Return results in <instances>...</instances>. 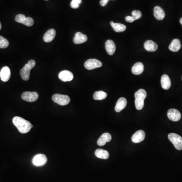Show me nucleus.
<instances>
[{
    "mask_svg": "<svg viewBox=\"0 0 182 182\" xmlns=\"http://www.w3.org/2000/svg\"><path fill=\"white\" fill-rule=\"evenodd\" d=\"M13 123L19 132L22 134L27 133L30 131L33 125L28 120L19 116H15L13 119Z\"/></svg>",
    "mask_w": 182,
    "mask_h": 182,
    "instance_id": "obj_1",
    "label": "nucleus"
},
{
    "mask_svg": "<svg viewBox=\"0 0 182 182\" xmlns=\"http://www.w3.org/2000/svg\"><path fill=\"white\" fill-rule=\"evenodd\" d=\"M36 61L34 60H30L28 63L25 65L20 71L21 78L24 81H28L30 76V71L36 65Z\"/></svg>",
    "mask_w": 182,
    "mask_h": 182,
    "instance_id": "obj_2",
    "label": "nucleus"
},
{
    "mask_svg": "<svg viewBox=\"0 0 182 182\" xmlns=\"http://www.w3.org/2000/svg\"><path fill=\"white\" fill-rule=\"evenodd\" d=\"M168 138L175 149L178 150H182V137L177 134L170 133L168 135Z\"/></svg>",
    "mask_w": 182,
    "mask_h": 182,
    "instance_id": "obj_3",
    "label": "nucleus"
},
{
    "mask_svg": "<svg viewBox=\"0 0 182 182\" xmlns=\"http://www.w3.org/2000/svg\"><path fill=\"white\" fill-rule=\"evenodd\" d=\"M52 100L55 103L62 106L68 104L70 101V99L68 96L59 94H54L52 96Z\"/></svg>",
    "mask_w": 182,
    "mask_h": 182,
    "instance_id": "obj_4",
    "label": "nucleus"
},
{
    "mask_svg": "<svg viewBox=\"0 0 182 182\" xmlns=\"http://www.w3.org/2000/svg\"><path fill=\"white\" fill-rule=\"evenodd\" d=\"M17 23L23 24L24 25H27L28 27H32L34 23L33 19L29 17H25L23 14L17 15L15 19Z\"/></svg>",
    "mask_w": 182,
    "mask_h": 182,
    "instance_id": "obj_5",
    "label": "nucleus"
},
{
    "mask_svg": "<svg viewBox=\"0 0 182 182\" xmlns=\"http://www.w3.org/2000/svg\"><path fill=\"white\" fill-rule=\"evenodd\" d=\"M84 65L88 70H92L97 68H100L102 66V63L100 61L96 59H90L86 61Z\"/></svg>",
    "mask_w": 182,
    "mask_h": 182,
    "instance_id": "obj_6",
    "label": "nucleus"
},
{
    "mask_svg": "<svg viewBox=\"0 0 182 182\" xmlns=\"http://www.w3.org/2000/svg\"><path fill=\"white\" fill-rule=\"evenodd\" d=\"M47 162V158L46 156L42 154L36 155L32 160L33 164L34 166H41L45 165Z\"/></svg>",
    "mask_w": 182,
    "mask_h": 182,
    "instance_id": "obj_7",
    "label": "nucleus"
},
{
    "mask_svg": "<svg viewBox=\"0 0 182 182\" xmlns=\"http://www.w3.org/2000/svg\"><path fill=\"white\" fill-rule=\"evenodd\" d=\"M38 96V93L35 92H25L21 95V98L25 101L33 102L37 100Z\"/></svg>",
    "mask_w": 182,
    "mask_h": 182,
    "instance_id": "obj_8",
    "label": "nucleus"
},
{
    "mask_svg": "<svg viewBox=\"0 0 182 182\" xmlns=\"http://www.w3.org/2000/svg\"><path fill=\"white\" fill-rule=\"evenodd\" d=\"M168 117L170 120L173 121H178L181 119V114L180 112L175 109H170L168 111Z\"/></svg>",
    "mask_w": 182,
    "mask_h": 182,
    "instance_id": "obj_9",
    "label": "nucleus"
},
{
    "mask_svg": "<svg viewBox=\"0 0 182 182\" xmlns=\"http://www.w3.org/2000/svg\"><path fill=\"white\" fill-rule=\"evenodd\" d=\"M59 78L62 82H70L73 79V75L68 70H63L59 73Z\"/></svg>",
    "mask_w": 182,
    "mask_h": 182,
    "instance_id": "obj_10",
    "label": "nucleus"
},
{
    "mask_svg": "<svg viewBox=\"0 0 182 182\" xmlns=\"http://www.w3.org/2000/svg\"><path fill=\"white\" fill-rule=\"evenodd\" d=\"M145 133L142 130L137 131L132 137V141L135 143H138L145 139Z\"/></svg>",
    "mask_w": 182,
    "mask_h": 182,
    "instance_id": "obj_11",
    "label": "nucleus"
},
{
    "mask_svg": "<svg viewBox=\"0 0 182 182\" xmlns=\"http://www.w3.org/2000/svg\"><path fill=\"white\" fill-rule=\"evenodd\" d=\"M11 77V71L8 66H4L0 71V78L3 82L9 81Z\"/></svg>",
    "mask_w": 182,
    "mask_h": 182,
    "instance_id": "obj_12",
    "label": "nucleus"
},
{
    "mask_svg": "<svg viewBox=\"0 0 182 182\" xmlns=\"http://www.w3.org/2000/svg\"><path fill=\"white\" fill-rule=\"evenodd\" d=\"M105 49L109 55H114L116 50V46L114 41L111 40H107L105 43Z\"/></svg>",
    "mask_w": 182,
    "mask_h": 182,
    "instance_id": "obj_13",
    "label": "nucleus"
},
{
    "mask_svg": "<svg viewBox=\"0 0 182 182\" xmlns=\"http://www.w3.org/2000/svg\"><path fill=\"white\" fill-rule=\"evenodd\" d=\"M111 136L110 134L108 133H104L99 138L97 141V144L100 146H102L105 145L107 142H109L111 140Z\"/></svg>",
    "mask_w": 182,
    "mask_h": 182,
    "instance_id": "obj_14",
    "label": "nucleus"
},
{
    "mask_svg": "<svg viewBox=\"0 0 182 182\" xmlns=\"http://www.w3.org/2000/svg\"><path fill=\"white\" fill-rule=\"evenodd\" d=\"M87 36L86 34L82 33L81 32H78L75 33V37L73 38V43L75 44H81L87 42Z\"/></svg>",
    "mask_w": 182,
    "mask_h": 182,
    "instance_id": "obj_15",
    "label": "nucleus"
},
{
    "mask_svg": "<svg viewBox=\"0 0 182 182\" xmlns=\"http://www.w3.org/2000/svg\"><path fill=\"white\" fill-rule=\"evenodd\" d=\"M144 48L148 52H155L158 49V45L151 40H147L144 43Z\"/></svg>",
    "mask_w": 182,
    "mask_h": 182,
    "instance_id": "obj_16",
    "label": "nucleus"
},
{
    "mask_svg": "<svg viewBox=\"0 0 182 182\" xmlns=\"http://www.w3.org/2000/svg\"><path fill=\"white\" fill-rule=\"evenodd\" d=\"M127 99L124 97H121L118 100L115 107V110L116 112H119L123 110L127 105Z\"/></svg>",
    "mask_w": 182,
    "mask_h": 182,
    "instance_id": "obj_17",
    "label": "nucleus"
},
{
    "mask_svg": "<svg viewBox=\"0 0 182 182\" xmlns=\"http://www.w3.org/2000/svg\"><path fill=\"white\" fill-rule=\"evenodd\" d=\"M144 69L143 64L141 62H137L132 67V72L135 75H139L143 72Z\"/></svg>",
    "mask_w": 182,
    "mask_h": 182,
    "instance_id": "obj_18",
    "label": "nucleus"
},
{
    "mask_svg": "<svg viewBox=\"0 0 182 182\" xmlns=\"http://www.w3.org/2000/svg\"><path fill=\"white\" fill-rule=\"evenodd\" d=\"M55 36L56 30L54 29H49L44 34L43 40L45 42L50 43L54 40Z\"/></svg>",
    "mask_w": 182,
    "mask_h": 182,
    "instance_id": "obj_19",
    "label": "nucleus"
},
{
    "mask_svg": "<svg viewBox=\"0 0 182 182\" xmlns=\"http://www.w3.org/2000/svg\"><path fill=\"white\" fill-rule=\"evenodd\" d=\"M169 49L171 51L177 52L180 50L181 44L180 41L179 39L175 38L172 41L170 45L169 46Z\"/></svg>",
    "mask_w": 182,
    "mask_h": 182,
    "instance_id": "obj_20",
    "label": "nucleus"
},
{
    "mask_svg": "<svg viewBox=\"0 0 182 182\" xmlns=\"http://www.w3.org/2000/svg\"><path fill=\"white\" fill-rule=\"evenodd\" d=\"M161 85L164 90H168L171 86V82L169 76L164 74L161 78Z\"/></svg>",
    "mask_w": 182,
    "mask_h": 182,
    "instance_id": "obj_21",
    "label": "nucleus"
},
{
    "mask_svg": "<svg viewBox=\"0 0 182 182\" xmlns=\"http://www.w3.org/2000/svg\"><path fill=\"white\" fill-rule=\"evenodd\" d=\"M154 15L157 20H162L165 17V13L161 7L156 6L154 8Z\"/></svg>",
    "mask_w": 182,
    "mask_h": 182,
    "instance_id": "obj_22",
    "label": "nucleus"
},
{
    "mask_svg": "<svg viewBox=\"0 0 182 182\" xmlns=\"http://www.w3.org/2000/svg\"><path fill=\"white\" fill-rule=\"evenodd\" d=\"M147 97V93L144 89L141 88L137 91L135 94V100L144 102Z\"/></svg>",
    "mask_w": 182,
    "mask_h": 182,
    "instance_id": "obj_23",
    "label": "nucleus"
},
{
    "mask_svg": "<svg viewBox=\"0 0 182 182\" xmlns=\"http://www.w3.org/2000/svg\"><path fill=\"white\" fill-rule=\"evenodd\" d=\"M110 25L114 28L115 32L117 33L124 32L126 30L127 27L124 24L119 23H114V21L110 22Z\"/></svg>",
    "mask_w": 182,
    "mask_h": 182,
    "instance_id": "obj_24",
    "label": "nucleus"
},
{
    "mask_svg": "<svg viewBox=\"0 0 182 182\" xmlns=\"http://www.w3.org/2000/svg\"><path fill=\"white\" fill-rule=\"evenodd\" d=\"M95 155L99 159H107L109 156V154L107 151L103 149H97L95 151Z\"/></svg>",
    "mask_w": 182,
    "mask_h": 182,
    "instance_id": "obj_25",
    "label": "nucleus"
},
{
    "mask_svg": "<svg viewBox=\"0 0 182 182\" xmlns=\"http://www.w3.org/2000/svg\"><path fill=\"white\" fill-rule=\"evenodd\" d=\"M107 94L104 91H96L93 94V98L96 100H101L107 97Z\"/></svg>",
    "mask_w": 182,
    "mask_h": 182,
    "instance_id": "obj_26",
    "label": "nucleus"
},
{
    "mask_svg": "<svg viewBox=\"0 0 182 182\" xmlns=\"http://www.w3.org/2000/svg\"><path fill=\"white\" fill-rule=\"evenodd\" d=\"M9 45V43L6 38H4L2 36H0V48L5 49Z\"/></svg>",
    "mask_w": 182,
    "mask_h": 182,
    "instance_id": "obj_27",
    "label": "nucleus"
},
{
    "mask_svg": "<svg viewBox=\"0 0 182 182\" xmlns=\"http://www.w3.org/2000/svg\"><path fill=\"white\" fill-rule=\"evenodd\" d=\"M132 17H133L135 20H138L141 18L142 16L141 12L139 10H134L132 13Z\"/></svg>",
    "mask_w": 182,
    "mask_h": 182,
    "instance_id": "obj_28",
    "label": "nucleus"
},
{
    "mask_svg": "<svg viewBox=\"0 0 182 182\" xmlns=\"http://www.w3.org/2000/svg\"><path fill=\"white\" fill-rule=\"evenodd\" d=\"M82 3V0H72L70 6L73 9H77L79 7V6Z\"/></svg>",
    "mask_w": 182,
    "mask_h": 182,
    "instance_id": "obj_29",
    "label": "nucleus"
},
{
    "mask_svg": "<svg viewBox=\"0 0 182 182\" xmlns=\"http://www.w3.org/2000/svg\"><path fill=\"white\" fill-rule=\"evenodd\" d=\"M125 20L127 22L129 23H133L134 21H135L133 17L131 16H127V17H125Z\"/></svg>",
    "mask_w": 182,
    "mask_h": 182,
    "instance_id": "obj_30",
    "label": "nucleus"
},
{
    "mask_svg": "<svg viewBox=\"0 0 182 182\" xmlns=\"http://www.w3.org/2000/svg\"><path fill=\"white\" fill-rule=\"evenodd\" d=\"M108 0H101L100 2V5L102 7H104L106 5H107V3H108Z\"/></svg>",
    "mask_w": 182,
    "mask_h": 182,
    "instance_id": "obj_31",
    "label": "nucleus"
},
{
    "mask_svg": "<svg viewBox=\"0 0 182 182\" xmlns=\"http://www.w3.org/2000/svg\"><path fill=\"white\" fill-rule=\"evenodd\" d=\"M179 23L181 24V25H182V18H181L180 19V20H179Z\"/></svg>",
    "mask_w": 182,
    "mask_h": 182,
    "instance_id": "obj_32",
    "label": "nucleus"
},
{
    "mask_svg": "<svg viewBox=\"0 0 182 182\" xmlns=\"http://www.w3.org/2000/svg\"><path fill=\"white\" fill-rule=\"evenodd\" d=\"M1 28H2V25L1 24V23H0V30L1 29Z\"/></svg>",
    "mask_w": 182,
    "mask_h": 182,
    "instance_id": "obj_33",
    "label": "nucleus"
},
{
    "mask_svg": "<svg viewBox=\"0 0 182 182\" xmlns=\"http://www.w3.org/2000/svg\"><path fill=\"white\" fill-rule=\"evenodd\" d=\"M45 1H48V0H45Z\"/></svg>",
    "mask_w": 182,
    "mask_h": 182,
    "instance_id": "obj_34",
    "label": "nucleus"
},
{
    "mask_svg": "<svg viewBox=\"0 0 182 182\" xmlns=\"http://www.w3.org/2000/svg\"><path fill=\"white\" fill-rule=\"evenodd\" d=\"M108 1H109V0H108Z\"/></svg>",
    "mask_w": 182,
    "mask_h": 182,
    "instance_id": "obj_35",
    "label": "nucleus"
}]
</instances>
